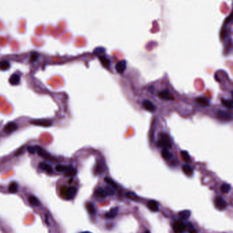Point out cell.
Returning <instances> with one entry per match:
<instances>
[{
    "label": "cell",
    "instance_id": "7",
    "mask_svg": "<svg viewBox=\"0 0 233 233\" xmlns=\"http://www.w3.org/2000/svg\"><path fill=\"white\" fill-rule=\"evenodd\" d=\"M217 116L219 119L224 120V121H229V120L232 119V116H231V114L230 113L225 112V111L219 110L217 112Z\"/></svg>",
    "mask_w": 233,
    "mask_h": 233
},
{
    "label": "cell",
    "instance_id": "28",
    "mask_svg": "<svg viewBox=\"0 0 233 233\" xmlns=\"http://www.w3.org/2000/svg\"><path fill=\"white\" fill-rule=\"evenodd\" d=\"M180 155H181L182 159H183L185 161H186V162H188V161H189V159H190L189 154H188L187 152L185 151V150H182V151L180 152Z\"/></svg>",
    "mask_w": 233,
    "mask_h": 233
},
{
    "label": "cell",
    "instance_id": "21",
    "mask_svg": "<svg viewBox=\"0 0 233 233\" xmlns=\"http://www.w3.org/2000/svg\"><path fill=\"white\" fill-rule=\"evenodd\" d=\"M10 68V64L6 60H3L0 62V70L7 71Z\"/></svg>",
    "mask_w": 233,
    "mask_h": 233
},
{
    "label": "cell",
    "instance_id": "32",
    "mask_svg": "<svg viewBox=\"0 0 233 233\" xmlns=\"http://www.w3.org/2000/svg\"><path fill=\"white\" fill-rule=\"evenodd\" d=\"M105 181L107 183H108L109 185H110L111 186H112V187H114V188L116 187V185L115 182H114V180H113L112 179H111L110 178H109V177H105Z\"/></svg>",
    "mask_w": 233,
    "mask_h": 233
},
{
    "label": "cell",
    "instance_id": "36",
    "mask_svg": "<svg viewBox=\"0 0 233 233\" xmlns=\"http://www.w3.org/2000/svg\"><path fill=\"white\" fill-rule=\"evenodd\" d=\"M144 233H150V231H149V230H146V232H144Z\"/></svg>",
    "mask_w": 233,
    "mask_h": 233
},
{
    "label": "cell",
    "instance_id": "37",
    "mask_svg": "<svg viewBox=\"0 0 233 233\" xmlns=\"http://www.w3.org/2000/svg\"><path fill=\"white\" fill-rule=\"evenodd\" d=\"M83 233H90V232H83Z\"/></svg>",
    "mask_w": 233,
    "mask_h": 233
},
{
    "label": "cell",
    "instance_id": "11",
    "mask_svg": "<svg viewBox=\"0 0 233 233\" xmlns=\"http://www.w3.org/2000/svg\"><path fill=\"white\" fill-rule=\"evenodd\" d=\"M35 148H36V151L38 153L39 155L46 159H51V155L46 151V150L42 149L41 147H39V146H35Z\"/></svg>",
    "mask_w": 233,
    "mask_h": 233
},
{
    "label": "cell",
    "instance_id": "27",
    "mask_svg": "<svg viewBox=\"0 0 233 233\" xmlns=\"http://www.w3.org/2000/svg\"><path fill=\"white\" fill-rule=\"evenodd\" d=\"M86 207H87V209H88V212H89L90 213H91V214L95 213L96 210H95V206H94V204H93V203H92V202H88V203H87V205H86Z\"/></svg>",
    "mask_w": 233,
    "mask_h": 233
},
{
    "label": "cell",
    "instance_id": "9",
    "mask_svg": "<svg viewBox=\"0 0 233 233\" xmlns=\"http://www.w3.org/2000/svg\"><path fill=\"white\" fill-rule=\"evenodd\" d=\"M18 126L16 124L12 123V122H10V123H7L6 125H5L4 128H3V131L7 133H10L13 132V131H14L15 130H16Z\"/></svg>",
    "mask_w": 233,
    "mask_h": 233
},
{
    "label": "cell",
    "instance_id": "5",
    "mask_svg": "<svg viewBox=\"0 0 233 233\" xmlns=\"http://www.w3.org/2000/svg\"><path fill=\"white\" fill-rule=\"evenodd\" d=\"M214 203H215V207L220 210H224L227 207L226 202H225L224 199L220 196H218L217 198H215Z\"/></svg>",
    "mask_w": 233,
    "mask_h": 233
},
{
    "label": "cell",
    "instance_id": "3",
    "mask_svg": "<svg viewBox=\"0 0 233 233\" xmlns=\"http://www.w3.org/2000/svg\"><path fill=\"white\" fill-rule=\"evenodd\" d=\"M56 170L60 172H64L68 176H74L77 174L76 169L71 166H66V165H58L56 167Z\"/></svg>",
    "mask_w": 233,
    "mask_h": 233
},
{
    "label": "cell",
    "instance_id": "29",
    "mask_svg": "<svg viewBox=\"0 0 233 233\" xmlns=\"http://www.w3.org/2000/svg\"><path fill=\"white\" fill-rule=\"evenodd\" d=\"M126 196H127L128 198H130L133 200H137L138 199V195L135 194V193L131 192V191H129V192H127L126 193Z\"/></svg>",
    "mask_w": 233,
    "mask_h": 233
},
{
    "label": "cell",
    "instance_id": "13",
    "mask_svg": "<svg viewBox=\"0 0 233 233\" xmlns=\"http://www.w3.org/2000/svg\"><path fill=\"white\" fill-rule=\"evenodd\" d=\"M31 123L36 125H41L43 127H49L51 125V122L48 120H38L35 121H31Z\"/></svg>",
    "mask_w": 233,
    "mask_h": 233
},
{
    "label": "cell",
    "instance_id": "1",
    "mask_svg": "<svg viewBox=\"0 0 233 233\" xmlns=\"http://www.w3.org/2000/svg\"><path fill=\"white\" fill-rule=\"evenodd\" d=\"M157 145L159 148L168 149V148H170L172 146V143H171L170 139L168 135L162 133L159 135V139L157 143Z\"/></svg>",
    "mask_w": 233,
    "mask_h": 233
},
{
    "label": "cell",
    "instance_id": "25",
    "mask_svg": "<svg viewBox=\"0 0 233 233\" xmlns=\"http://www.w3.org/2000/svg\"><path fill=\"white\" fill-rule=\"evenodd\" d=\"M29 202L30 204L33 206H39V204H40V202H39L38 200L35 196H32V195L29 197Z\"/></svg>",
    "mask_w": 233,
    "mask_h": 233
},
{
    "label": "cell",
    "instance_id": "10",
    "mask_svg": "<svg viewBox=\"0 0 233 233\" xmlns=\"http://www.w3.org/2000/svg\"><path fill=\"white\" fill-rule=\"evenodd\" d=\"M126 66H127V62H126L125 60H121V61L118 62L116 64V70L118 73L122 74V73H123L124 71H125Z\"/></svg>",
    "mask_w": 233,
    "mask_h": 233
},
{
    "label": "cell",
    "instance_id": "16",
    "mask_svg": "<svg viewBox=\"0 0 233 233\" xmlns=\"http://www.w3.org/2000/svg\"><path fill=\"white\" fill-rule=\"evenodd\" d=\"M21 80L20 76L17 74H13L12 75H11V77L9 79V82L10 83V84L12 85H17V84H19Z\"/></svg>",
    "mask_w": 233,
    "mask_h": 233
},
{
    "label": "cell",
    "instance_id": "17",
    "mask_svg": "<svg viewBox=\"0 0 233 233\" xmlns=\"http://www.w3.org/2000/svg\"><path fill=\"white\" fill-rule=\"evenodd\" d=\"M118 212V207H114V208H112V209H111L110 211L108 212V213H107L105 214V217L107 218H108V219H113V218H114L117 215Z\"/></svg>",
    "mask_w": 233,
    "mask_h": 233
},
{
    "label": "cell",
    "instance_id": "18",
    "mask_svg": "<svg viewBox=\"0 0 233 233\" xmlns=\"http://www.w3.org/2000/svg\"><path fill=\"white\" fill-rule=\"evenodd\" d=\"M178 215H179V217L182 220H187L189 218L191 215V212L189 211V210H182L180 211L179 213H178Z\"/></svg>",
    "mask_w": 233,
    "mask_h": 233
},
{
    "label": "cell",
    "instance_id": "19",
    "mask_svg": "<svg viewBox=\"0 0 233 233\" xmlns=\"http://www.w3.org/2000/svg\"><path fill=\"white\" fill-rule=\"evenodd\" d=\"M182 170H183V172L185 173L186 175H187V176H191L193 173V169L191 168V167L190 166V165H189L187 164L183 165V166H182Z\"/></svg>",
    "mask_w": 233,
    "mask_h": 233
},
{
    "label": "cell",
    "instance_id": "22",
    "mask_svg": "<svg viewBox=\"0 0 233 233\" xmlns=\"http://www.w3.org/2000/svg\"><path fill=\"white\" fill-rule=\"evenodd\" d=\"M95 193L98 197H99V198H104L107 196V195H107L106 192H105V189H103V188H101V187L98 188V189L95 191Z\"/></svg>",
    "mask_w": 233,
    "mask_h": 233
},
{
    "label": "cell",
    "instance_id": "30",
    "mask_svg": "<svg viewBox=\"0 0 233 233\" xmlns=\"http://www.w3.org/2000/svg\"><path fill=\"white\" fill-rule=\"evenodd\" d=\"M18 190V186L16 183H11L9 186V191L12 193L16 192Z\"/></svg>",
    "mask_w": 233,
    "mask_h": 233
},
{
    "label": "cell",
    "instance_id": "34",
    "mask_svg": "<svg viewBox=\"0 0 233 233\" xmlns=\"http://www.w3.org/2000/svg\"><path fill=\"white\" fill-rule=\"evenodd\" d=\"M38 53H36V52L32 53L31 56H30V58H29L30 62H35L36 60L38 59Z\"/></svg>",
    "mask_w": 233,
    "mask_h": 233
},
{
    "label": "cell",
    "instance_id": "4",
    "mask_svg": "<svg viewBox=\"0 0 233 233\" xmlns=\"http://www.w3.org/2000/svg\"><path fill=\"white\" fill-rule=\"evenodd\" d=\"M173 230L174 233H183L186 229V225L181 221H176L173 224Z\"/></svg>",
    "mask_w": 233,
    "mask_h": 233
},
{
    "label": "cell",
    "instance_id": "20",
    "mask_svg": "<svg viewBox=\"0 0 233 233\" xmlns=\"http://www.w3.org/2000/svg\"><path fill=\"white\" fill-rule=\"evenodd\" d=\"M99 60H100V62L102 64V65L104 66L105 68H106V69H110V65H111V62L109 60L108 58H105V56H100L99 57Z\"/></svg>",
    "mask_w": 233,
    "mask_h": 233
},
{
    "label": "cell",
    "instance_id": "26",
    "mask_svg": "<svg viewBox=\"0 0 233 233\" xmlns=\"http://www.w3.org/2000/svg\"><path fill=\"white\" fill-rule=\"evenodd\" d=\"M231 186L229 184L224 183L221 186V191L223 193H227L230 191Z\"/></svg>",
    "mask_w": 233,
    "mask_h": 233
},
{
    "label": "cell",
    "instance_id": "6",
    "mask_svg": "<svg viewBox=\"0 0 233 233\" xmlns=\"http://www.w3.org/2000/svg\"><path fill=\"white\" fill-rule=\"evenodd\" d=\"M159 97L163 100H168V101H172L174 99V97L173 95L170 93V92L168 90H163V91L159 92L158 94Z\"/></svg>",
    "mask_w": 233,
    "mask_h": 233
},
{
    "label": "cell",
    "instance_id": "12",
    "mask_svg": "<svg viewBox=\"0 0 233 233\" xmlns=\"http://www.w3.org/2000/svg\"><path fill=\"white\" fill-rule=\"evenodd\" d=\"M195 101L198 103L199 105H201L202 107H208L209 106L210 102L205 97H197L195 99Z\"/></svg>",
    "mask_w": 233,
    "mask_h": 233
},
{
    "label": "cell",
    "instance_id": "24",
    "mask_svg": "<svg viewBox=\"0 0 233 233\" xmlns=\"http://www.w3.org/2000/svg\"><path fill=\"white\" fill-rule=\"evenodd\" d=\"M221 102L222 103L223 106L226 107V108L232 109V101L231 100H227L225 99H221Z\"/></svg>",
    "mask_w": 233,
    "mask_h": 233
},
{
    "label": "cell",
    "instance_id": "14",
    "mask_svg": "<svg viewBox=\"0 0 233 233\" xmlns=\"http://www.w3.org/2000/svg\"><path fill=\"white\" fill-rule=\"evenodd\" d=\"M147 206L148 208L150 210H151L152 211L156 212L158 211L159 210V204H158L157 202H156L155 200H150L149 202H148Z\"/></svg>",
    "mask_w": 233,
    "mask_h": 233
},
{
    "label": "cell",
    "instance_id": "15",
    "mask_svg": "<svg viewBox=\"0 0 233 233\" xmlns=\"http://www.w3.org/2000/svg\"><path fill=\"white\" fill-rule=\"evenodd\" d=\"M39 168H40L42 170L45 171V172L49 173V174H51V173L53 172L52 168L51 167V165L47 164V163H44V162L40 163H39Z\"/></svg>",
    "mask_w": 233,
    "mask_h": 233
},
{
    "label": "cell",
    "instance_id": "33",
    "mask_svg": "<svg viewBox=\"0 0 233 233\" xmlns=\"http://www.w3.org/2000/svg\"><path fill=\"white\" fill-rule=\"evenodd\" d=\"M186 228L189 230V233H196V230L193 228V225L191 223H188L187 225H186Z\"/></svg>",
    "mask_w": 233,
    "mask_h": 233
},
{
    "label": "cell",
    "instance_id": "2",
    "mask_svg": "<svg viewBox=\"0 0 233 233\" xmlns=\"http://www.w3.org/2000/svg\"><path fill=\"white\" fill-rule=\"evenodd\" d=\"M77 193V189L75 187H63L61 189V194L66 200H72Z\"/></svg>",
    "mask_w": 233,
    "mask_h": 233
},
{
    "label": "cell",
    "instance_id": "35",
    "mask_svg": "<svg viewBox=\"0 0 233 233\" xmlns=\"http://www.w3.org/2000/svg\"><path fill=\"white\" fill-rule=\"evenodd\" d=\"M27 150L30 153L33 154L36 151V148L35 146H29V147L27 148Z\"/></svg>",
    "mask_w": 233,
    "mask_h": 233
},
{
    "label": "cell",
    "instance_id": "31",
    "mask_svg": "<svg viewBox=\"0 0 233 233\" xmlns=\"http://www.w3.org/2000/svg\"><path fill=\"white\" fill-rule=\"evenodd\" d=\"M105 191L106 192L107 195H112L115 193V191H114V189L113 187H106L105 188Z\"/></svg>",
    "mask_w": 233,
    "mask_h": 233
},
{
    "label": "cell",
    "instance_id": "8",
    "mask_svg": "<svg viewBox=\"0 0 233 233\" xmlns=\"http://www.w3.org/2000/svg\"><path fill=\"white\" fill-rule=\"evenodd\" d=\"M142 106L146 110H147L150 112H155V110H156V108H155V105H154L153 103H152L151 101H150L148 100H145V101H143Z\"/></svg>",
    "mask_w": 233,
    "mask_h": 233
},
{
    "label": "cell",
    "instance_id": "23",
    "mask_svg": "<svg viewBox=\"0 0 233 233\" xmlns=\"http://www.w3.org/2000/svg\"><path fill=\"white\" fill-rule=\"evenodd\" d=\"M161 155L165 160H170L171 158L172 157V153L168 149H163L162 152H161Z\"/></svg>",
    "mask_w": 233,
    "mask_h": 233
}]
</instances>
